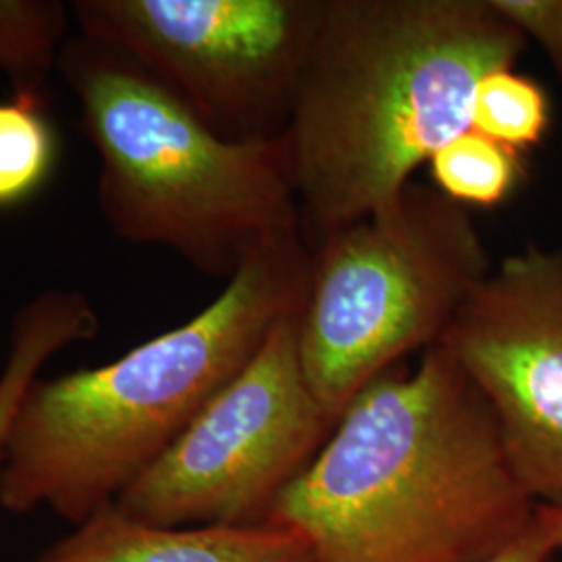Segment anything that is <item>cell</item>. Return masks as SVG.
I'll use <instances>...</instances> for the list:
<instances>
[{"label": "cell", "instance_id": "4fadbf2b", "mask_svg": "<svg viewBox=\"0 0 562 562\" xmlns=\"http://www.w3.org/2000/svg\"><path fill=\"white\" fill-rule=\"evenodd\" d=\"M57 162V136L42 94L0 101V211L38 194Z\"/></svg>", "mask_w": 562, "mask_h": 562}, {"label": "cell", "instance_id": "ba28073f", "mask_svg": "<svg viewBox=\"0 0 562 562\" xmlns=\"http://www.w3.org/2000/svg\"><path fill=\"white\" fill-rule=\"evenodd\" d=\"M440 344L487 402L522 490L562 510V246L504 257Z\"/></svg>", "mask_w": 562, "mask_h": 562}, {"label": "cell", "instance_id": "5b68a950", "mask_svg": "<svg viewBox=\"0 0 562 562\" xmlns=\"http://www.w3.org/2000/svg\"><path fill=\"white\" fill-rule=\"evenodd\" d=\"M492 267L471 211L417 181L311 248L299 355L325 413L338 422L387 369L440 344Z\"/></svg>", "mask_w": 562, "mask_h": 562}, {"label": "cell", "instance_id": "9a60e30c", "mask_svg": "<svg viewBox=\"0 0 562 562\" xmlns=\"http://www.w3.org/2000/svg\"><path fill=\"white\" fill-rule=\"evenodd\" d=\"M527 42H536L562 80V0H490Z\"/></svg>", "mask_w": 562, "mask_h": 562}, {"label": "cell", "instance_id": "30bf717a", "mask_svg": "<svg viewBox=\"0 0 562 562\" xmlns=\"http://www.w3.org/2000/svg\"><path fill=\"white\" fill-rule=\"evenodd\" d=\"M99 329V315L81 292L48 290L18 311L0 371V464L21 402L41 378L42 367L60 350L92 340Z\"/></svg>", "mask_w": 562, "mask_h": 562}, {"label": "cell", "instance_id": "8992f818", "mask_svg": "<svg viewBox=\"0 0 562 562\" xmlns=\"http://www.w3.org/2000/svg\"><path fill=\"white\" fill-rule=\"evenodd\" d=\"M334 425L302 371L296 311L115 506L159 527L265 522Z\"/></svg>", "mask_w": 562, "mask_h": 562}, {"label": "cell", "instance_id": "7c38bea8", "mask_svg": "<svg viewBox=\"0 0 562 562\" xmlns=\"http://www.w3.org/2000/svg\"><path fill=\"white\" fill-rule=\"evenodd\" d=\"M67 11L57 0H0V78L13 94H42L59 63Z\"/></svg>", "mask_w": 562, "mask_h": 562}, {"label": "cell", "instance_id": "6da1fadb", "mask_svg": "<svg viewBox=\"0 0 562 562\" xmlns=\"http://www.w3.org/2000/svg\"><path fill=\"white\" fill-rule=\"evenodd\" d=\"M536 510L487 402L436 344L359 392L267 522L315 562H483Z\"/></svg>", "mask_w": 562, "mask_h": 562}, {"label": "cell", "instance_id": "52a82bcc", "mask_svg": "<svg viewBox=\"0 0 562 562\" xmlns=\"http://www.w3.org/2000/svg\"><path fill=\"white\" fill-rule=\"evenodd\" d=\"M81 36L136 60L227 140H276L325 0H78Z\"/></svg>", "mask_w": 562, "mask_h": 562}, {"label": "cell", "instance_id": "e0dca14e", "mask_svg": "<svg viewBox=\"0 0 562 562\" xmlns=\"http://www.w3.org/2000/svg\"><path fill=\"white\" fill-rule=\"evenodd\" d=\"M550 562H562V510H561V536H559V546H557V552L554 557L550 559Z\"/></svg>", "mask_w": 562, "mask_h": 562}, {"label": "cell", "instance_id": "9c48e42d", "mask_svg": "<svg viewBox=\"0 0 562 562\" xmlns=\"http://www.w3.org/2000/svg\"><path fill=\"white\" fill-rule=\"evenodd\" d=\"M34 562H315L299 531L276 525L159 527L106 506Z\"/></svg>", "mask_w": 562, "mask_h": 562}, {"label": "cell", "instance_id": "277c9868", "mask_svg": "<svg viewBox=\"0 0 562 562\" xmlns=\"http://www.w3.org/2000/svg\"><path fill=\"white\" fill-rule=\"evenodd\" d=\"M57 67L101 157L99 202L121 240L227 281L267 244L302 234L281 138H223L136 60L86 36L65 42Z\"/></svg>", "mask_w": 562, "mask_h": 562}, {"label": "cell", "instance_id": "7a4b0ae2", "mask_svg": "<svg viewBox=\"0 0 562 562\" xmlns=\"http://www.w3.org/2000/svg\"><path fill=\"white\" fill-rule=\"evenodd\" d=\"M525 48L490 0H325L280 136L306 246L398 201Z\"/></svg>", "mask_w": 562, "mask_h": 562}, {"label": "cell", "instance_id": "8fae6325", "mask_svg": "<svg viewBox=\"0 0 562 562\" xmlns=\"http://www.w3.org/2000/svg\"><path fill=\"white\" fill-rule=\"evenodd\" d=\"M427 165L434 188L467 209L503 204L525 176L521 150L492 140L473 127L442 144Z\"/></svg>", "mask_w": 562, "mask_h": 562}, {"label": "cell", "instance_id": "3957f363", "mask_svg": "<svg viewBox=\"0 0 562 562\" xmlns=\"http://www.w3.org/2000/svg\"><path fill=\"white\" fill-rule=\"evenodd\" d=\"M302 234L271 241L178 327L120 359L30 385L0 464V506L46 508L74 527L113 506L238 375L278 323L301 311Z\"/></svg>", "mask_w": 562, "mask_h": 562}, {"label": "cell", "instance_id": "5bb4252c", "mask_svg": "<svg viewBox=\"0 0 562 562\" xmlns=\"http://www.w3.org/2000/svg\"><path fill=\"white\" fill-rule=\"evenodd\" d=\"M469 125L522 153L543 140L550 125V99L542 83L517 74L515 67L498 69L477 83Z\"/></svg>", "mask_w": 562, "mask_h": 562}, {"label": "cell", "instance_id": "2e32d148", "mask_svg": "<svg viewBox=\"0 0 562 562\" xmlns=\"http://www.w3.org/2000/svg\"><path fill=\"white\" fill-rule=\"evenodd\" d=\"M561 536V510L538 506L521 533L483 562H550Z\"/></svg>", "mask_w": 562, "mask_h": 562}]
</instances>
